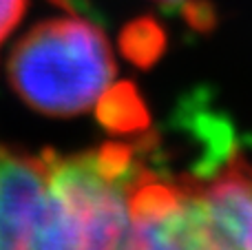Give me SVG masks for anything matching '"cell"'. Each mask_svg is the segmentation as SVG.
I'll return each instance as SVG.
<instances>
[{"instance_id": "6da1fadb", "label": "cell", "mask_w": 252, "mask_h": 250, "mask_svg": "<svg viewBox=\"0 0 252 250\" xmlns=\"http://www.w3.org/2000/svg\"><path fill=\"white\" fill-rule=\"evenodd\" d=\"M49 215L42 250H124L137 146L104 144L62 157L47 149Z\"/></svg>"}, {"instance_id": "7a4b0ae2", "label": "cell", "mask_w": 252, "mask_h": 250, "mask_svg": "<svg viewBox=\"0 0 252 250\" xmlns=\"http://www.w3.org/2000/svg\"><path fill=\"white\" fill-rule=\"evenodd\" d=\"M7 75L33 111L71 118L97 106L113 87L115 60L95 25L82 18H51L13 47Z\"/></svg>"}, {"instance_id": "3957f363", "label": "cell", "mask_w": 252, "mask_h": 250, "mask_svg": "<svg viewBox=\"0 0 252 250\" xmlns=\"http://www.w3.org/2000/svg\"><path fill=\"white\" fill-rule=\"evenodd\" d=\"M124 250H228L201 202L199 180L166 177L142 162L130 188Z\"/></svg>"}, {"instance_id": "277c9868", "label": "cell", "mask_w": 252, "mask_h": 250, "mask_svg": "<svg viewBox=\"0 0 252 250\" xmlns=\"http://www.w3.org/2000/svg\"><path fill=\"white\" fill-rule=\"evenodd\" d=\"M49 171L38 155L0 142V250H42Z\"/></svg>"}, {"instance_id": "5b68a950", "label": "cell", "mask_w": 252, "mask_h": 250, "mask_svg": "<svg viewBox=\"0 0 252 250\" xmlns=\"http://www.w3.org/2000/svg\"><path fill=\"white\" fill-rule=\"evenodd\" d=\"M199 180L201 202L228 250H252V162L235 153L208 182Z\"/></svg>"}, {"instance_id": "8992f818", "label": "cell", "mask_w": 252, "mask_h": 250, "mask_svg": "<svg viewBox=\"0 0 252 250\" xmlns=\"http://www.w3.org/2000/svg\"><path fill=\"white\" fill-rule=\"evenodd\" d=\"M100 120L113 131H139L146 126V109L133 84H113L97 102Z\"/></svg>"}, {"instance_id": "52a82bcc", "label": "cell", "mask_w": 252, "mask_h": 250, "mask_svg": "<svg viewBox=\"0 0 252 250\" xmlns=\"http://www.w3.org/2000/svg\"><path fill=\"white\" fill-rule=\"evenodd\" d=\"M122 51L135 64H151L164 51V31L151 18H139L122 31Z\"/></svg>"}, {"instance_id": "ba28073f", "label": "cell", "mask_w": 252, "mask_h": 250, "mask_svg": "<svg viewBox=\"0 0 252 250\" xmlns=\"http://www.w3.org/2000/svg\"><path fill=\"white\" fill-rule=\"evenodd\" d=\"M25 7L27 0H0V44L18 27Z\"/></svg>"}, {"instance_id": "9c48e42d", "label": "cell", "mask_w": 252, "mask_h": 250, "mask_svg": "<svg viewBox=\"0 0 252 250\" xmlns=\"http://www.w3.org/2000/svg\"><path fill=\"white\" fill-rule=\"evenodd\" d=\"M155 2L170 4V7H179V4H186V7H190V4H192V0H155Z\"/></svg>"}]
</instances>
